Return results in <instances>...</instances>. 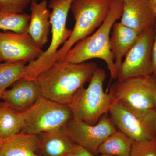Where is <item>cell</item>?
Returning <instances> with one entry per match:
<instances>
[{
  "mask_svg": "<svg viewBox=\"0 0 156 156\" xmlns=\"http://www.w3.org/2000/svg\"><path fill=\"white\" fill-rule=\"evenodd\" d=\"M108 114L103 115L94 125L72 118L65 126L68 135L75 144L97 156L102 143L117 130Z\"/></svg>",
  "mask_w": 156,
  "mask_h": 156,
  "instance_id": "10",
  "label": "cell"
},
{
  "mask_svg": "<svg viewBox=\"0 0 156 156\" xmlns=\"http://www.w3.org/2000/svg\"><path fill=\"white\" fill-rule=\"evenodd\" d=\"M109 92L115 98L134 108L156 109V77L153 75L117 80Z\"/></svg>",
  "mask_w": 156,
  "mask_h": 156,
  "instance_id": "8",
  "label": "cell"
},
{
  "mask_svg": "<svg viewBox=\"0 0 156 156\" xmlns=\"http://www.w3.org/2000/svg\"></svg>",
  "mask_w": 156,
  "mask_h": 156,
  "instance_id": "32",
  "label": "cell"
},
{
  "mask_svg": "<svg viewBox=\"0 0 156 156\" xmlns=\"http://www.w3.org/2000/svg\"><path fill=\"white\" fill-rule=\"evenodd\" d=\"M155 32L154 26L139 35L123 60L117 80L153 75L152 57Z\"/></svg>",
  "mask_w": 156,
  "mask_h": 156,
  "instance_id": "9",
  "label": "cell"
},
{
  "mask_svg": "<svg viewBox=\"0 0 156 156\" xmlns=\"http://www.w3.org/2000/svg\"><path fill=\"white\" fill-rule=\"evenodd\" d=\"M155 37L154 40L152 49V62L153 75L156 77V24L155 26Z\"/></svg>",
  "mask_w": 156,
  "mask_h": 156,
  "instance_id": "25",
  "label": "cell"
},
{
  "mask_svg": "<svg viewBox=\"0 0 156 156\" xmlns=\"http://www.w3.org/2000/svg\"></svg>",
  "mask_w": 156,
  "mask_h": 156,
  "instance_id": "33",
  "label": "cell"
},
{
  "mask_svg": "<svg viewBox=\"0 0 156 156\" xmlns=\"http://www.w3.org/2000/svg\"><path fill=\"white\" fill-rule=\"evenodd\" d=\"M98 67L93 62L76 64L56 62L35 80L42 96L68 105L76 92L90 81Z\"/></svg>",
  "mask_w": 156,
  "mask_h": 156,
  "instance_id": "1",
  "label": "cell"
},
{
  "mask_svg": "<svg viewBox=\"0 0 156 156\" xmlns=\"http://www.w3.org/2000/svg\"><path fill=\"white\" fill-rule=\"evenodd\" d=\"M130 156H156V139L134 142Z\"/></svg>",
  "mask_w": 156,
  "mask_h": 156,
  "instance_id": "22",
  "label": "cell"
},
{
  "mask_svg": "<svg viewBox=\"0 0 156 156\" xmlns=\"http://www.w3.org/2000/svg\"><path fill=\"white\" fill-rule=\"evenodd\" d=\"M73 0H50L49 8L52 9L50 20L52 39L49 47L38 58L26 66L23 78L35 80L38 76L48 69L56 61L57 51L69 37L72 30L66 27L68 14Z\"/></svg>",
  "mask_w": 156,
  "mask_h": 156,
  "instance_id": "5",
  "label": "cell"
},
{
  "mask_svg": "<svg viewBox=\"0 0 156 156\" xmlns=\"http://www.w3.org/2000/svg\"><path fill=\"white\" fill-rule=\"evenodd\" d=\"M122 0H112L107 17L100 27L89 36L78 42L68 52L62 62L81 63L92 58H99L106 63L112 80H117L118 71L110 47L112 28L121 19Z\"/></svg>",
  "mask_w": 156,
  "mask_h": 156,
  "instance_id": "2",
  "label": "cell"
},
{
  "mask_svg": "<svg viewBox=\"0 0 156 156\" xmlns=\"http://www.w3.org/2000/svg\"><path fill=\"white\" fill-rule=\"evenodd\" d=\"M24 126L22 112L11 108L4 102H0V140L21 132Z\"/></svg>",
  "mask_w": 156,
  "mask_h": 156,
  "instance_id": "18",
  "label": "cell"
},
{
  "mask_svg": "<svg viewBox=\"0 0 156 156\" xmlns=\"http://www.w3.org/2000/svg\"><path fill=\"white\" fill-rule=\"evenodd\" d=\"M33 1H36V0H32V2Z\"/></svg>",
  "mask_w": 156,
  "mask_h": 156,
  "instance_id": "29",
  "label": "cell"
},
{
  "mask_svg": "<svg viewBox=\"0 0 156 156\" xmlns=\"http://www.w3.org/2000/svg\"><path fill=\"white\" fill-rule=\"evenodd\" d=\"M41 95L36 80L22 78L14 83L11 89L2 92L1 97L8 106L22 112L31 106Z\"/></svg>",
  "mask_w": 156,
  "mask_h": 156,
  "instance_id": "13",
  "label": "cell"
},
{
  "mask_svg": "<svg viewBox=\"0 0 156 156\" xmlns=\"http://www.w3.org/2000/svg\"><path fill=\"white\" fill-rule=\"evenodd\" d=\"M99 156H114L110 155L105 154H101V155Z\"/></svg>",
  "mask_w": 156,
  "mask_h": 156,
  "instance_id": "27",
  "label": "cell"
},
{
  "mask_svg": "<svg viewBox=\"0 0 156 156\" xmlns=\"http://www.w3.org/2000/svg\"><path fill=\"white\" fill-rule=\"evenodd\" d=\"M156 17V0H149Z\"/></svg>",
  "mask_w": 156,
  "mask_h": 156,
  "instance_id": "26",
  "label": "cell"
},
{
  "mask_svg": "<svg viewBox=\"0 0 156 156\" xmlns=\"http://www.w3.org/2000/svg\"><path fill=\"white\" fill-rule=\"evenodd\" d=\"M27 62H0V92L23 77Z\"/></svg>",
  "mask_w": 156,
  "mask_h": 156,
  "instance_id": "20",
  "label": "cell"
},
{
  "mask_svg": "<svg viewBox=\"0 0 156 156\" xmlns=\"http://www.w3.org/2000/svg\"><path fill=\"white\" fill-rule=\"evenodd\" d=\"M138 36L136 31L120 22H116L113 26L110 47L118 73L124 58L135 44Z\"/></svg>",
  "mask_w": 156,
  "mask_h": 156,
  "instance_id": "16",
  "label": "cell"
},
{
  "mask_svg": "<svg viewBox=\"0 0 156 156\" xmlns=\"http://www.w3.org/2000/svg\"><path fill=\"white\" fill-rule=\"evenodd\" d=\"M135 141L117 130L101 145L98 153L114 156H130Z\"/></svg>",
  "mask_w": 156,
  "mask_h": 156,
  "instance_id": "19",
  "label": "cell"
},
{
  "mask_svg": "<svg viewBox=\"0 0 156 156\" xmlns=\"http://www.w3.org/2000/svg\"><path fill=\"white\" fill-rule=\"evenodd\" d=\"M22 113L25 126L22 132L37 135L59 130L73 118L68 105L42 95Z\"/></svg>",
  "mask_w": 156,
  "mask_h": 156,
  "instance_id": "7",
  "label": "cell"
},
{
  "mask_svg": "<svg viewBox=\"0 0 156 156\" xmlns=\"http://www.w3.org/2000/svg\"><path fill=\"white\" fill-rule=\"evenodd\" d=\"M37 135L41 156H66L75 145L68 135L65 126L57 131Z\"/></svg>",
  "mask_w": 156,
  "mask_h": 156,
  "instance_id": "17",
  "label": "cell"
},
{
  "mask_svg": "<svg viewBox=\"0 0 156 156\" xmlns=\"http://www.w3.org/2000/svg\"><path fill=\"white\" fill-rule=\"evenodd\" d=\"M44 52L27 32L0 31L1 61L30 62L38 58Z\"/></svg>",
  "mask_w": 156,
  "mask_h": 156,
  "instance_id": "11",
  "label": "cell"
},
{
  "mask_svg": "<svg viewBox=\"0 0 156 156\" xmlns=\"http://www.w3.org/2000/svg\"><path fill=\"white\" fill-rule=\"evenodd\" d=\"M32 0H0V10L11 14L23 13Z\"/></svg>",
  "mask_w": 156,
  "mask_h": 156,
  "instance_id": "23",
  "label": "cell"
},
{
  "mask_svg": "<svg viewBox=\"0 0 156 156\" xmlns=\"http://www.w3.org/2000/svg\"><path fill=\"white\" fill-rule=\"evenodd\" d=\"M1 95H2V93L1 92H0V99L2 98V97H1Z\"/></svg>",
  "mask_w": 156,
  "mask_h": 156,
  "instance_id": "28",
  "label": "cell"
},
{
  "mask_svg": "<svg viewBox=\"0 0 156 156\" xmlns=\"http://www.w3.org/2000/svg\"><path fill=\"white\" fill-rule=\"evenodd\" d=\"M30 16L26 13L15 14L0 10V30L16 33L27 32Z\"/></svg>",
  "mask_w": 156,
  "mask_h": 156,
  "instance_id": "21",
  "label": "cell"
},
{
  "mask_svg": "<svg viewBox=\"0 0 156 156\" xmlns=\"http://www.w3.org/2000/svg\"><path fill=\"white\" fill-rule=\"evenodd\" d=\"M40 147L38 135L21 131L0 140V156H41Z\"/></svg>",
  "mask_w": 156,
  "mask_h": 156,
  "instance_id": "15",
  "label": "cell"
},
{
  "mask_svg": "<svg viewBox=\"0 0 156 156\" xmlns=\"http://www.w3.org/2000/svg\"><path fill=\"white\" fill-rule=\"evenodd\" d=\"M30 11L27 32L38 47L42 49L48 43L51 27L50 12L47 0H43L40 3L32 2Z\"/></svg>",
  "mask_w": 156,
  "mask_h": 156,
  "instance_id": "14",
  "label": "cell"
},
{
  "mask_svg": "<svg viewBox=\"0 0 156 156\" xmlns=\"http://www.w3.org/2000/svg\"><path fill=\"white\" fill-rule=\"evenodd\" d=\"M122 1H125V0H122Z\"/></svg>",
  "mask_w": 156,
  "mask_h": 156,
  "instance_id": "31",
  "label": "cell"
},
{
  "mask_svg": "<svg viewBox=\"0 0 156 156\" xmlns=\"http://www.w3.org/2000/svg\"><path fill=\"white\" fill-rule=\"evenodd\" d=\"M120 22L138 34L156 24V17L149 0H125Z\"/></svg>",
  "mask_w": 156,
  "mask_h": 156,
  "instance_id": "12",
  "label": "cell"
},
{
  "mask_svg": "<svg viewBox=\"0 0 156 156\" xmlns=\"http://www.w3.org/2000/svg\"><path fill=\"white\" fill-rule=\"evenodd\" d=\"M111 1L73 0L70 10L75 23L69 37L57 51L56 62H62L66 53L76 43L100 27L108 15Z\"/></svg>",
  "mask_w": 156,
  "mask_h": 156,
  "instance_id": "4",
  "label": "cell"
},
{
  "mask_svg": "<svg viewBox=\"0 0 156 156\" xmlns=\"http://www.w3.org/2000/svg\"><path fill=\"white\" fill-rule=\"evenodd\" d=\"M106 76L103 69L98 67L87 88L82 87L76 92L68 105L73 119L94 125L108 113L115 98L110 92L104 90Z\"/></svg>",
  "mask_w": 156,
  "mask_h": 156,
  "instance_id": "3",
  "label": "cell"
},
{
  "mask_svg": "<svg viewBox=\"0 0 156 156\" xmlns=\"http://www.w3.org/2000/svg\"><path fill=\"white\" fill-rule=\"evenodd\" d=\"M2 62V61H1V58H0V62Z\"/></svg>",
  "mask_w": 156,
  "mask_h": 156,
  "instance_id": "30",
  "label": "cell"
},
{
  "mask_svg": "<svg viewBox=\"0 0 156 156\" xmlns=\"http://www.w3.org/2000/svg\"><path fill=\"white\" fill-rule=\"evenodd\" d=\"M66 156H96L90 153L80 146L75 144L72 150Z\"/></svg>",
  "mask_w": 156,
  "mask_h": 156,
  "instance_id": "24",
  "label": "cell"
},
{
  "mask_svg": "<svg viewBox=\"0 0 156 156\" xmlns=\"http://www.w3.org/2000/svg\"><path fill=\"white\" fill-rule=\"evenodd\" d=\"M109 117L117 130L135 142L156 139V110L134 108L115 98Z\"/></svg>",
  "mask_w": 156,
  "mask_h": 156,
  "instance_id": "6",
  "label": "cell"
}]
</instances>
